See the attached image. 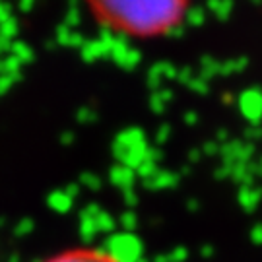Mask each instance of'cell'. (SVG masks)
<instances>
[{
	"label": "cell",
	"instance_id": "obj_1",
	"mask_svg": "<svg viewBox=\"0 0 262 262\" xmlns=\"http://www.w3.org/2000/svg\"><path fill=\"white\" fill-rule=\"evenodd\" d=\"M97 28L126 41H158L187 19L192 0H84Z\"/></svg>",
	"mask_w": 262,
	"mask_h": 262
},
{
	"label": "cell",
	"instance_id": "obj_2",
	"mask_svg": "<svg viewBox=\"0 0 262 262\" xmlns=\"http://www.w3.org/2000/svg\"><path fill=\"white\" fill-rule=\"evenodd\" d=\"M37 262H126L121 254L111 249L95 247V245H74L45 254Z\"/></svg>",
	"mask_w": 262,
	"mask_h": 262
}]
</instances>
